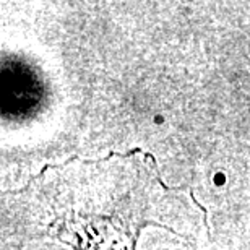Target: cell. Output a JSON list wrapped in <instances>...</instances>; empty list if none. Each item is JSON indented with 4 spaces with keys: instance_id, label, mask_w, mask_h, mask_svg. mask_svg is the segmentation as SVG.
I'll return each mask as SVG.
<instances>
[{
    "instance_id": "obj_1",
    "label": "cell",
    "mask_w": 250,
    "mask_h": 250,
    "mask_svg": "<svg viewBox=\"0 0 250 250\" xmlns=\"http://www.w3.org/2000/svg\"><path fill=\"white\" fill-rule=\"evenodd\" d=\"M172 193L143 151L109 154L101 161L47 166L18 193L34 205V226L77 250H135L140 229L161 226V208Z\"/></svg>"
}]
</instances>
